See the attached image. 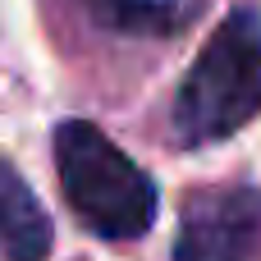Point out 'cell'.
<instances>
[{
	"label": "cell",
	"instance_id": "obj_5",
	"mask_svg": "<svg viewBox=\"0 0 261 261\" xmlns=\"http://www.w3.org/2000/svg\"><path fill=\"white\" fill-rule=\"evenodd\" d=\"M83 9L101 28H115V32L174 37L206 9V0H83Z\"/></svg>",
	"mask_w": 261,
	"mask_h": 261
},
{
	"label": "cell",
	"instance_id": "obj_2",
	"mask_svg": "<svg viewBox=\"0 0 261 261\" xmlns=\"http://www.w3.org/2000/svg\"><path fill=\"white\" fill-rule=\"evenodd\" d=\"M55 170L73 216L101 239H142L156 220V184L87 119L55 128Z\"/></svg>",
	"mask_w": 261,
	"mask_h": 261
},
{
	"label": "cell",
	"instance_id": "obj_4",
	"mask_svg": "<svg viewBox=\"0 0 261 261\" xmlns=\"http://www.w3.org/2000/svg\"><path fill=\"white\" fill-rule=\"evenodd\" d=\"M0 252L9 261H46L50 252V216L41 211L23 174L5 161H0Z\"/></svg>",
	"mask_w": 261,
	"mask_h": 261
},
{
	"label": "cell",
	"instance_id": "obj_1",
	"mask_svg": "<svg viewBox=\"0 0 261 261\" xmlns=\"http://www.w3.org/2000/svg\"><path fill=\"white\" fill-rule=\"evenodd\" d=\"M261 115V18L257 9H234L202 55L193 60L174 96V133L188 147L220 142Z\"/></svg>",
	"mask_w": 261,
	"mask_h": 261
},
{
	"label": "cell",
	"instance_id": "obj_3",
	"mask_svg": "<svg viewBox=\"0 0 261 261\" xmlns=\"http://www.w3.org/2000/svg\"><path fill=\"white\" fill-rule=\"evenodd\" d=\"M261 234V197L252 188H206L188 197L174 261H248Z\"/></svg>",
	"mask_w": 261,
	"mask_h": 261
}]
</instances>
